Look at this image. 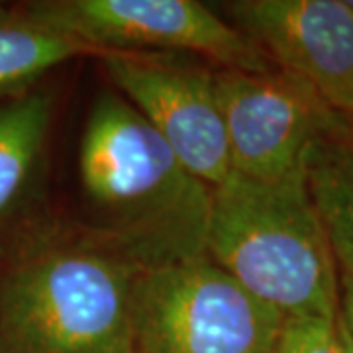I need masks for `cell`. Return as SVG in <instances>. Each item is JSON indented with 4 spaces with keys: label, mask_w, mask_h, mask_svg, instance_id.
Returning a JSON list of instances; mask_svg holds the SVG:
<instances>
[{
    "label": "cell",
    "mask_w": 353,
    "mask_h": 353,
    "mask_svg": "<svg viewBox=\"0 0 353 353\" xmlns=\"http://www.w3.org/2000/svg\"><path fill=\"white\" fill-rule=\"evenodd\" d=\"M338 318L353 340V275L340 273V310Z\"/></svg>",
    "instance_id": "13"
},
{
    "label": "cell",
    "mask_w": 353,
    "mask_h": 353,
    "mask_svg": "<svg viewBox=\"0 0 353 353\" xmlns=\"http://www.w3.org/2000/svg\"><path fill=\"white\" fill-rule=\"evenodd\" d=\"M216 92L226 126L230 163L238 175L281 181L306 173L318 139L353 134L299 77L281 69H216Z\"/></svg>",
    "instance_id": "6"
},
{
    "label": "cell",
    "mask_w": 353,
    "mask_h": 353,
    "mask_svg": "<svg viewBox=\"0 0 353 353\" xmlns=\"http://www.w3.org/2000/svg\"><path fill=\"white\" fill-rule=\"evenodd\" d=\"M34 22L99 53H175L218 69L269 71L271 59L199 0H34L20 4Z\"/></svg>",
    "instance_id": "5"
},
{
    "label": "cell",
    "mask_w": 353,
    "mask_h": 353,
    "mask_svg": "<svg viewBox=\"0 0 353 353\" xmlns=\"http://www.w3.org/2000/svg\"><path fill=\"white\" fill-rule=\"evenodd\" d=\"M271 353H343L338 318L287 316Z\"/></svg>",
    "instance_id": "12"
},
{
    "label": "cell",
    "mask_w": 353,
    "mask_h": 353,
    "mask_svg": "<svg viewBox=\"0 0 353 353\" xmlns=\"http://www.w3.org/2000/svg\"><path fill=\"white\" fill-rule=\"evenodd\" d=\"M283 320L208 255L139 271L132 294L136 353H271Z\"/></svg>",
    "instance_id": "4"
},
{
    "label": "cell",
    "mask_w": 353,
    "mask_h": 353,
    "mask_svg": "<svg viewBox=\"0 0 353 353\" xmlns=\"http://www.w3.org/2000/svg\"><path fill=\"white\" fill-rule=\"evenodd\" d=\"M55 104L43 85L0 102V271L61 222L50 192Z\"/></svg>",
    "instance_id": "9"
},
{
    "label": "cell",
    "mask_w": 353,
    "mask_h": 353,
    "mask_svg": "<svg viewBox=\"0 0 353 353\" xmlns=\"http://www.w3.org/2000/svg\"><path fill=\"white\" fill-rule=\"evenodd\" d=\"M139 271L61 218L0 271L2 353H136Z\"/></svg>",
    "instance_id": "2"
},
{
    "label": "cell",
    "mask_w": 353,
    "mask_h": 353,
    "mask_svg": "<svg viewBox=\"0 0 353 353\" xmlns=\"http://www.w3.org/2000/svg\"><path fill=\"white\" fill-rule=\"evenodd\" d=\"M214 8L353 128V12L343 0H230Z\"/></svg>",
    "instance_id": "8"
},
{
    "label": "cell",
    "mask_w": 353,
    "mask_h": 353,
    "mask_svg": "<svg viewBox=\"0 0 353 353\" xmlns=\"http://www.w3.org/2000/svg\"><path fill=\"white\" fill-rule=\"evenodd\" d=\"M112 88L206 185L230 173V145L216 92V69L175 53H99Z\"/></svg>",
    "instance_id": "7"
},
{
    "label": "cell",
    "mask_w": 353,
    "mask_h": 353,
    "mask_svg": "<svg viewBox=\"0 0 353 353\" xmlns=\"http://www.w3.org/2000/svg\"><path fill=\"white\" fill-rule=\"evenodd\" d=\"M0 353H2V345H0Z\"/></svg>",
    "instance_id": "16"
},
{
    "label": "cell",
    "mask_w": 353,
    "mask_h": 353,
    "mask_svg": "<svg viewBox=\"0 0 353 353\" xmlns=\"http://www.w3.org/2000/svg\"><path fill=\"white\" fill-rule=\"evenodd\" d=\"M306 183L340 273L353 275V134L316 141L306 159Z\"/></svg>",
    "instance_id": "11"
},
{
    "label": "cell",
    "mask_w": 353,
    "mask_h": 353,
    "mask_svg": "<svg viewBox=\"0 0 353 353\" xmlns=\"http://www.w3.org/2000/svg\"><path fill=\"white\" fill-rule=\"evenodd\" d=\"M206 255L285 318H338L340 269L306 173L257 181L232 171L212 187Z\"/></svg>",
    "instance_id": "3"
},
{
    "label": "cell",
    "mask_w": 353,
    "mask_h": 353,
    "mask_svg": "<svg viewBox=\"0 0 353 353\" xmlns=\"http://www.w3.org/2000/svg\"><path fill=\"white\" fill-rule=\"evenodd\" d=\"M94 51L34 22L22 6L0 4V102L41 85L55 67Z\"/></svg>",
    "instance_id": "10"
},
{
    "label": "cell",
    "mask_w": 353,
    "mask_h": 353,
    "mask_svg": "<svg viewBox=\"0 0 353 353\" xmlns=\"http://www.w3.org/2000/svg\"><path fill=\"white\" fill-rule=\"evenodd\" d=\"M343 2L347 4V8H350V10H352V12H353V0H343Z\"/></svg>",
    "instance_id": "15"
},
{
    "label": "cell",
    "mask_w": 353,
    "mask_h": 353,
    "mask_svg": "<svg viewBox=\"0 0 353 353\" xmlns=\"http://www.w3.org/2000/svg\"><path fill=\"white\" fill-rule=\"evenodd\" d=\"M77 179L71 222L141 271L206 255L212 187L114 88L88 106Z\"/></svg>",
    "instance_id": "1"
},
{
    "label": "cell",
    "mask_w": 353,
    "mask_h": 353,
    "mask_svg": "<svg viewBox=\"0 0 353 353\" xmlns=\"http://www.w3.org/2000/svg\"><path fill=\"white\" fill-rule=\"evenodd\" d=\"M338 328H340V338H341V347H343V353H353V340L350 336V332L343 328V324L338 318Z\"/></svg>",
    "instance_id": "14"
}]
</instances>
